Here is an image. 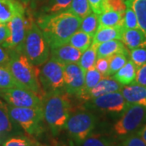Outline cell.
Wrapping results in <instances>:
<instances>
[{"label": "cell", "mask_w": 146, "mask_h": 146, "mask_svg": "<svg viewBox=\"0 0 146 146\" xmlns=\"http://www.w3.org/2000/svg\"><path fill=\"white\" fill-rule=\"evenodd\" d=\"M63 72L64 65L52 58L42 64L39 69V81L46 94L64 89Z\"/></svg>", "instance_id": "obj_9"}, {"label": "cell", "mask_w": 146, "mask_h": 146, "mask_svg": "<svg viewBox=\"0 0 146 146\" xmlns=\"http://www.w3.org/2000/svg\"><path fill=\"white\" fill-rule=\"evenodd\" d=\"M9 50L0 45V65H7L9 62Z\"/></svg>", "instance_id": "obj_42"}, {"label": "cell", "mask_w": 146, "mask_h": 146, "mask_svg": "<svg viewBox=\"0 0 146 146\" xmlns=\"http://www.w3.org/2000/svg\"><path fill=\"white\" fill-rule=\"evenodd\" d=\"M130 58L136 68L141 67V65L146 63V48H136L131 50Z\"/></svg>", "instance_id": "obj_34"}, {"label": "cell", "mask_w": 146, "mask_h": 146, "mask_svg": "<svg viewBox=\"0 0 146 146\" xmlns=\"http://www.w3.org/2000/svg\"><path fill=\"white\" fill-rule=\"evenodd\" d=\"M66 11L76 15L81 19L92 11L88 0H72L70 7Z\"/></svg>", "instance_id": "obj_30"}, {"label": "cell", "mask_w": 146, "mask_h": 146, "mask_svg": "<svg viewBox=\"0 0 146 146\" xmlns=\"http://www.w3.org/2000/svg\"><path fill=\"white\" fill-rule=\"evenodd\" d=\"M102 78L103 76H102V74L95 68L86 71L84 76V84L83 89L78 96L79 99L83 102H88L89 92Z\"/></svg>", "instance_id": "obj_19"}, {"label": "cell", "mask_w": 146, "mask_h": 146, "mask_svg": "<svg viewBox=\"0 0 146 146\" xmlns=\"http://www.w3.org/2000/svg\"><path fill=\"white\" fill-rule=\"evenodd\" d=\"M136 69L137 68L132 61L128 60L125 65L113 76V78L123 85L133 84L136 78Z\"/></svg>", "instance_id": "obj_22"}, {"label": "cell", "mask_w": 146, "mask_h": 146, "mask_svg": "<svg viewBox=\"0 0 146 146\" xmlns=\"http://www.w3.org/2000/svg\"><path fill=\"white\" fill-rule=\"evenodd\" d=\"M72 110V101L65 90L47 93L42 100L44 122L54 136H58L65 127Z\"/></svg>", "instance_id": "obj_2"}, {"label": "cell", "mask_w": 146, "mask_h": 146, "mask_svg": "<svg viewBox=\"0 0 146 146\" xmlns=\"http://www.w3.org/2000/svg\"><path fill=\"white\" fill-rule=\"evenodd\" d=\"M11 119L30 136H36L42 131V107H16L8 105Z\"/></svg>", "instance_id": "obj_6"}, {"label": "cell", "mask_w": 146, "mask_h": 146, "mask_svg": "<svg viewBox=\"0 0 146 146\" xmlns=\"http://www.w3.org/2000/svg\"><path fill=\"white\" fill-rule=\"evenodd\" d=\"M0 97L8 105L16 107H42V96L25 88L0 90Z\"/></svg>", "instance_id": "obj_10"}, {"label": "cell", "mask_w": 146, "mask_h": 146, "mask_svg": "<svg viewBox=\"0 0 146 146\" xmlns=\"http://www.w3.org/2000/svg\"><path fill=\"white\" fill-rule=\"evenodd\" d=\"M10 36V29L7 24H0V45L3 46Z\"/></svg>", "instance_id": "obj_41"}, {"label": "cell", "mask_w": 146, "mask_h": 146, "mask_svg": "<svg viewBox=\"0 0 146 146\" xmlns=\"http://www.w3.org/2000/svg\"><path fill=\"white\" fill-rule=\"evenodd\" d=\"M33 141L25 136H16L7 140L3 146H31Z\"/></svg>", "instance_id": "obj_36"}, {"label": "cell", "mask_w": 146, "mask_h": 146, "mask_svg": "<svg viewBox=\"0 0 146 146\" xmlns=\"http://www.w3.org/2000/svg\"><path fill=\"white\" fill-rule=\"evenodd\" d=\"M98 29V15L91 11L87 16L81 19L80 30L88 33L94 37L96 31Z\"/></svg>", "instance_id": "obj_26"}, {"label": "cell", "mask_w": 146, "mask_h": 146, "mask_svg": "<svg viewBox=\"0 0 146 146\" xmlns=\"http://www.w3.org/2000/svg\"><path fill=\"white\" fill-rule=\"evenodd\" d=\"M33 21L34 20L31 14L25 11L16 14L7 23L10 29V36L2 46L10 50L22 52L27 31Z\"/></svg>", "instance_id": "obj_8"}, {"label": "cell", "mask_w": 146, "mask_h": 146, "mask_svg": "<svg viewBox=\"0 0 146 146\" xmlns=\"http://www.w3.org/2000/svg\"><path fill=\"white\" fill-rule=\"evenodd\" d=\"M82 52L69 44L51 48L50 58L62 63L63 65L69 63H77Z\"/></svg>", "instance_id": "obj_13"}, {"label": "cell", "mask_w": 146, "mask_h": 146, "mask_svg": "<svg viewBox=\"0 0 146 146\" xmlns=\"http://www.w3.org/2000/svg\"><path fill=\"white\" fill-rule=\"evenodd\" d=\"M127 51V49L120 40H111L97 45V57L108 58L116 53Z\"/></svg>", "instance_id": "obj_20"}, {"label": "cell", "mask_w": 146, "mask_h": 146, "mask_svg": "<svg viewBox=\"0 0 146 146\" xmlns=\"http://www.w3.org/2000/svg\"><path fill=\"white\" fill-rule=\"evenodd\" d=\"M126 10L124 12V21H123V28L125 29H139V24L137 21L136 13L131 7L129 2L126 1Z\"/></svg>", "instance_id": "obj_32"}, {"label": "cell", "mask_w": 146, "mask_h": 146, "mask_svg": "<svg viewBox=\"0 0 146 146\" xmlns=\"http://www.w3.org/2000/svg\"><path fill=\"white\" fill-rule=\"evenodd\" d=\"M71 146H74V145H73V144H72V142H71Z\"/></svg>", "instance_id": "obj_47"}, {"label": "cell", "mask_w": 146, "mask_h": 146, "mask_svg": "<svg viewBox=\"0 0 146 146\" xmlns=\"http://www.w3.org/2000/svg\"><path fill=\"white\" fill-rule=\"evenodd\" d=\"M138 134L141 136V138H142L146 143V123L141 127L140 130H139Z\"/></svg>", "instance_id": "obj_43"}, {"label": "cell", "mask_w": 146, "mask_h": 146, "mask_svg": "<svg viewBox=\"0 0 146 146\" xmlns=\"http://www.w3.org/2000/svg\"><path fill=\"white\" fill-rule=\"evenodd\" d=\"M123 146H146V143L138 132H134L126 137L123 143Z\"/></svg>", "instance_id": "obj_37"}, {"label": "cell", "mask_w": 146, "mask_h": 146, "mask_svg": "<svg viewBox=\"0 0 146 146\" xmlns=\"http://www.w3.org/2000/svg\"><path fill=\"white\" fill-rule=\"evenodd\" d=\"M133 84H137L146 87V63L137 68L136 78Z\"/></svg>", "instance_id": "obj_39"}, {"label": "cell", "mask_w": 146, "mask_h": 146, "mask_svg": "<svg viewBox=\"0 0 146 146\" xmlns=\"http://www.w3.org/2000/svg\"><path fill=\"white\" fill-rule=\"evenodd\" d=\"M8 50L10 58L7 67L13 76L23 87L35 92L44 98L46 93L39 81V68L33 65L22 52Z\"/></svg>", "instance_id": "obj_3"}, {"label": "cell", "mask_w": 146, "mask_h": 146, "mask_svg": "<svg viewBox=\"0 0 146 146\" xmlns=\"http://www.w3.org/2000/svg\"><path fill=\"white\" fill-rule=\"evenodd\" d=\"M124 13L115 11H104L98 15V28L123 27Z\"/></svg>", "instance_id": "obj_21"}, {"label": "cell", "mask_w": 146, "mask_h": 146, "mask_svg": "<svg viewBox=\"0 0 146 146\" xmlns=\"http://www.w3.org/2000/svg\"><path fill=\"white\" fill-rule=\"evenodd\" d=\"M127 104L141 105L146 106V87L137 84L123 85L121 90Z\"/></svg>", "instance_id": "obj_14"}, {"label": "cell", "mask_w": 146, "mask_h": 146, "mask_svg": "<svg viewBox=\"0 0 146 146\" xmlns=\"http://www.w3.org/2000/svg\"><path fill=\"white\" fill-rule=\"evenodd\" d=\"M35 1H36V0H32V3H33H33H35Z\"/></svg>", "instance_id": "obj_46"}, {"label": "cell", "mask_w": 146, "mask_h": 146, "mask_svg": "<svg viewBox=\"0 0 146 146\" xmlns=\"http://www.w3.org/2000/svg\"><path fill=\"white\" fill-rule=\"evenodd\" d=\"M92 42H93V36H91L88 33L81 30H78L70 37L68 44L75 47L76 49L83 53L92 45Z\"/></svg>", "instance_id": "obj_23"}, {"label": "cell", "mask_w": 146, "mask_h": 146, "mask_svg": "<svg viewBox=\"0 0 146 146\" xmlns=\"http://www.w3.org/2000/svg\"><path fill=\"white\" fill-rule=\"evenodd\" d=\"M72 0H49L43 11L46 14L57 13L68 10Z\"/></svg>", "instance_id": "obj_31"}, {"label": "cell", "mask_w": 146, "mask_h": 146, "mask_svg": "<svg viewBox=\"0 0 146 146\" xmlns=\"http://www.w3.org/2000/svg\"><path fill=\"white\" fill-rule=\"evenodd\" d=\"M7 103L0 100V135L9 133L12 130L11 122Z\"/></svg>", "instance_id": "obj_28"}, {"label": "cell", "mask_w": 146, "mask_h": 146, "mask_svg": "<svg viewBox=\"0 0 146 146\" xmlns=\"http://www.w3.org/2000/svg\"><path fill=\"white\" fill-rule=\"evenodd\" d=\"M94 68L99 72L103 77L109 76V57L98 58L96 61Z\"/></svg>", "instance_id": "obj_38"}, {"label": "cell", "mask_w": 146, "mask_h": 146, "mask_svg": "<svg viewBox=\"0 0 146 146\" xmlns=\"http://www.w3.org/2000/svg\"><path fill=\"white\" fill-rule=\"evenodd\" d=\"M97 59V44L92 43V45L81 54V56L77 63L84 72H86L94 68Z\"/></svg>", "instance_id": "obj_24"}, {"label": "cell", "mask_w": 146, "mask_h": 146, "mask_svg": "<svg viewBox=\"0 0 146 146\" xmlns=\"http://www.w3.org/2000/svg\"><path fill=\"white\" fill-rule=\"evenodd\" d=\"M50 45L38 27L33 21L27 31L22 53L33 65L42 66L49 59Z\"/></svg>", "instance_id": "obj_4"}, {"label": "cell", "mask_w": 146, "mask_h": 146, "mask_svg": "<svg viewBox=\"0 0 146 146\" xmlns=\"http://www.w3.org/2000/svg\"><path fill=\"white\" fill-rule=\"evenodd\" d=\"M85 72L78 63L64 65V90L69 95L78 97L83 89Z\"/></svg>", "instance_id": "obj_12"}, {"label": "cell", "mask_w": 146, "mask_h": 146, "mask_svg": "<svg viewBox=\"0 0 146 146\" xmlns=\"http://www.w3.org/2000/svg\"><path fill=\"white\" fill-rule=\"evenodd\" d=\"M81 18L68 11L43 14L36 24L49 43L50 49L68 44L70 37L80 29Z\"/></svg>", "instance_id": "obj_1"}, {"label": "cell", "mask_w": 146, "mask_h": 146, "mask_svg": "<svg viewBox=\"0 0 146 146\" xmlns=\"http://www.w3.org/2000/svg\"><path fill=\"white\" fill-rule=\"evenodd\" d=\"M108 10L124 13L126 10L125 0H104L103 11Z\"/></svg>", "instance_id": "obj_35"}, {"label": "cell", "mask_w": 146, "mask_h": 146, "mask_svg": "<svg viewBox=\"0 0 146 146\" xmlns=\"http://www.w3.org/2000/svg\"><path fill=\"white\" fill-rule=\"evenodd\" d=\"M12 88H25L19 83L11 74L7 65H0V90L12 89Z\"/></svg>", "instance_id": "obj_25"}, {"label": "cell", "mask_w": 146, "mask_h": 146, "mask_svg": "<svg viewBox=\"0 0 146 146\" xmlns=\"http://www.w3.org/2000/svg\"><path fill=\"white\" fill-rule=\"evenodd\" d=\"M121 42L130 50L136 48H146V33L140 28L132 29H124Z\"/></svg>", "instance_id": "obj_15"}, {"label": "cell", "mask_w": 146, "mask_h": 146, "mask_svg": "<svg viewBox=\"0 0 146 146\" xmlns=\"http://www.w3.org/2000/svg\"><path fill=\"white\" fill-rule=\"evenodd\" d=\"M97 124V117L89 111L80 110L71 114L65 127L70 137L77 145L83 141L92 133Z\"/></svg>", "instance_id": "obj_7"}, {"label": "cell", "mask_w": 146, "mask_h": 146, "mask_svg": "<svg viewBox=\"0 0 146 146\" xmlns=\"http://www.w3.org/2000/svg\"><path fill=\"white\" fill-rule=\"evenodd\" d=\"M128 50L116 53L109 57V76H114L120 68H122L128 61Z\"/></svg>", "instance_id": "obj_29"}, {"label": "cell", "mask_w": 146, "mask_h": 146, "mask_svg": "<svg viewBox=\"0 0 146 146\" xmlns=\"http://www.w3.org/2000/svg\"><path fill=\"white\" fill-rule=\"evenodd\" d=\"M81 145L82 146H112L111 142L101 134H90Z\"/></svg>", "instance_id": "obj_33"}, {"label": "cell", "mask_w": 146, "mask_h": 146, "mask_svg": "<svg viewBox=\"0 0 146 146\" xmlns=\"http://www.w3.org/2000/svg\"><path fill=\"white\" fill-rule=\"evenodd\" d=\"M25 11L19 0H0V24H7L16 14Z\"/></svg>", "instance_id": "obj_17"}, {"label": "cell", "mask_w": 146, "mask_h": 146, "mask_svg": "<svg viewBox=\"0 0 146 146\" xmlns=\"http://www.w3.org/2000/svg\"><path fill=\"white\" fill-rule=\"evenodd\" d=\"M146 122V106L127 104L120 119L113 126V131L119 137H127L141 128Z\"/></svg>", "instance_id": "obj_5"}, {"label": "cell", "mask_w": 146, "mask_h": 146, "mask_svg": "<svg viewBox=\"0 0 146 146\" xmlns=\"http://www.w3.org/2000/svg\"><path fill=\"white\" fill-rule=\"evenodd\" d=\"M89 102H90L88 104L89 107L115 115L123 113L127 106L121 91L104 94L90 99Z\"/></svg>", "instance_id": "obj_11"}, {"label": "cell", "mask_w": 146, "mask_h": 146, "mask_svg": "<svg viewBox=\"0 0 146 146\" xmlns=\"http://www.w3.org/2000/svg\"><path fill=\"white\" fill-rule=\"evenodd\" d=\"M123 85L119 83L114 78H110L109 76L103 77L89 92V101L102 95H104V94L120 92L123 89Z\"/></svg>", "instance_id": "obj_16"}, {"label": "cell", "mask_w": 146, "mask_h": 146, "mask_svg": "<svg viewBox=\"0 0 146 146\" xmlns=\"http://www.w3.org/2000/svg\"><path fill=\"white\" fill-rule=\"evenodd\" d=\"M92 11L99 15L103 11V3L104 0H88Z\"/></svg>", "instance_id": "obj_40"}, {"label": "cell", "mask_w": 146, "mask_h": 146, "mask_svg": "<svg viewBox=\"0 0 146 146\" xmlns=\"http://www.w3.org/2000/svg\"><path fill=\"white\" fill-rule=\"evenodd\" d=\"M21 3H22L24 5H28L29 3V2H30V0H19Z\"/></svg>", "instance_id": "obj_44"}, {"label": "cell", "mask_w": 146, "mask_h": 146, "mask_svg": "<svg viewBox=\"0 0 146 146\" xmlns=\"http://www.w3.org/2000/svg\"><path fill=\"white\" fill-rule=\"evenodd\" d=\"M123 27H102L98 28L93 37V44H100L111 40H120L122 38Z\"/></svg>", "instance_id": "obj_18"}, {"label": "cell", "mask_w": 146, "mask_h": 146, "mask_svg": "<svg viewBox=\"0 0 146 146\" xmlns=\"http://www.w3.org/2000/svg\"><path fill=\"white\" fill-rule=\"evenodd\" d=\"M136 13L140 29L146 33V0H126Z\"/></svg>", "instance_id": "obj_27"}, {"label": "cell", "mask_w": 146, "mask_h": 146, "mask_svg": "<svg viewBox=\"0 0 146 146\" xmlns=\"http://www.w3.org/2000/svg\"><path fill=\"white\" fill-rule=\"evenodd\" d=\"M31 146H43V145H42L41 144H39L38 142H36V141H33V143H32Z\"/></svg>", "instance_id": "obj_45"}]
</instances>
